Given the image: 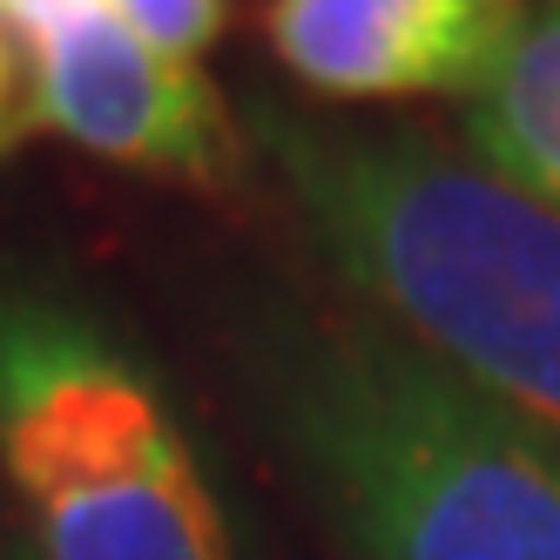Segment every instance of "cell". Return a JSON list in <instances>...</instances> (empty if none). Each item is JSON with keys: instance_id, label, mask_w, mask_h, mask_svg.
I'll list each match as a JSON object with an SVG mask.
<instances>
[{"instance_id": "1", "label": "cell", "mask_w": 560, "mask_h": 560, "mask_svg": "<svg viewBox=\"0 0 560 560\" xmlns=\"http://www.w3.org/2000/svg\"><path fill=\"white\" fill-rule=\"evenodd\" d=\"M236 372L351 560H560V439L378 317L257 304Z\"/></svg>"}, {"instance_id": "2", "label": "cell", "mask_w": 560, "mask_h": 560, "mask_svg": "<svg viewBox=\"0 0 560 560\" xmlns=\"http://www.w3.org/2000/svg\"><path fill=\"white\" fill-rule=\"evenodd\" d=\"M311 244L479 398L560 439V210L472 149L406 129H345L284 102L244 108Z\"/></svg>"}, {"instance_id": "3", "label": "cell", "mask_w": 560, "mask_h": 560, "mask_svg": "<svg viewBox=\"0 0 560 560\" xmlns=\"http://www.w3.org/2000/svg\"><path fill=\"white\" fill-rule=\"evenodd\" d=\"M0 472L21 560H236L170 385L48 277H0Z\"/></svg>"}, {"instance_id": "4", "label": "cell", "mask_w": 560, "mask_h": 560, "mask_svg": "<svg viewBox=\"0 0 560 560\" xmlns=\"http://www.w3.org/2000/svg\"><path fill=\"white\" fill-rule=\"evenodd\" d=\"M42 129L183 189H236L250 163V129L196 61L155 48L108 0H61L27 27Z\"/></svg>"}, {"instance_id": "5", "label": "cell", "mask_w": 560, "mask_h": 560, "mask_svg": "<svg viewBox=\"0 0 560 560\" xmlns=\"http://www.w3.org/2000/svg\"><path fill=\"white\" fill-rule=\"evenodd\" d=\"M527 0H264L257 34L325 102L479 95Z\"/></svg>"}, {"instance_id": "6", "label": "cell", "mask_w": 560, "mask_h": 560, "mask_svg": "<svg viewBox=\"0 0 560 560\" xmlns=\"http://www.w3.org/2000/svg\"><path fill=\"white\" fill-rule=\"evenodd\" d=\"M466 149L560 210V0H527L487 89L466 102Z\"/></svg>"}, {"instance_id": "7", "label": "cell", "mask_w": 560, "mask_h": 560, "mask_svg": "<svg viewBox=\"0 0 560 560\" xmlns=\"http://www.w3.org/2000/svg\"><path fill=\"white\" fill-rule=\"evenodd\" d=\"M108 8L183 61H203L230 34V0H108Z\"/></svg>"}, {"instance_id": "8", "label": "cell", "mask_w": 560, "mask_h": 560, "mask_svg": "<svg viewBox=\"0 0 560 560\" xmlns=\"http://www.w3.org/2000/svg\"><path fill=\"white\" fill-rule=\"evenodd\" d=\"M42 129V95H34V61L27 48L0 27V155Z\"/></svg>"}]
</instances>
